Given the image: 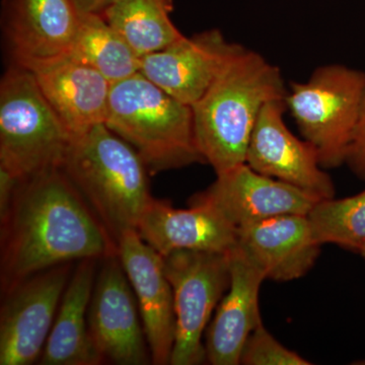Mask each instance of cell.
<instances>
[{
  "mask_svg": "<svg viewBox=\"0 0 365 365\" xmlns=\"http://www.w3.org/2000/svg\"><path fill=\"white\" fill-rule=\"evenodd\" d=\"M0 223L2 294L46 269L118 256L117 242L61 169L21 180Z\"/></svg>",
  "mask_w": 365,
  "mask_h": 365,
  "instance_id": "obj_1",
  "label": "cell"
},
{
  "mask_svg": "<svg viewBox=\"0 0 365 365\" xmlns=\"http://www.w3.org/2000/svg\"><path fill=\"white\" fill-rule=\"evenodd\" d=\"M287 95L279 67L235 43L215 81L192 106L197 148L216 175L246 163L262 109Z\"/></svg>",
  "mask_w": 365,
  "mask_h": 365,
  "instance_id": "obj_2",
  "label": "cell"
},
{
  "mask_svg": "<svg viewBox=\"0 0 365 365\" xmlns=\"http://www.w3.org/2000/svg\"><path fill=\"white\" fill-rule=\"evenodd\" d=\"M60 169L117 245L155 199L145 163L105 123L73 138Z\"/></svg>",
  "mask_w": 365,
  "mask_h": 365,
  "instance_id": "obj_3",
  "label": "cell"
},
{
  "mask_svg": "<svg viewBox=\"0 0 365 365\" xmlns=\"http://www.w3.org/2000/svg\"><path fill=\"white\" fill-rule=\"evenodd\" d=\"M105 124L134 148L150 174L204 162L191 106L143 74L113 83Z\"/></svg>",
  "mask_w": 365,
  "mask_h": 365,
  "instance_id": "obj_4",
  "label": "cell"
},
{
  "mask_svg": "<svg viewBox=\"0 0 365 365\" xmlns=\"http://www.w3.org/2000/svg\"><path fill=\"white\" fill-rule=\"evenodd\" d=\"M72 140L31 72L11 63L0 81V165L21 180L60 169Z\"/></svg>",
  "mask_w": 365,
  "mask_h": 365,
  "instance_id": "obj_5",
  "label": "cell"
},
{
  "mask_svg": "<svg viewBox=\"0 0 365 365\" xmlns=\"http://www.w3.org/2000/svg\"><path fill=\"white\" fill-rule=\"evenodd\" d=\"M365 95V72L328 64L287 90V108L324 169L345 163Z\"/></svg>",
  "mask_w": 365,
  "mask_h": 365,
  "instance_id": "obj_6",
  "label": "cell"
},
{
  "mask_svg": "<svg viewBox=\"0 0 365 365\" xmlns=\"http://www.w3.org/2000/svg\"><path fill=\"white\" fill-rule=\"evenodd\" d=\"M163 260L176 313L170 364H202L204 331L230 284V252L177 251Z\"/></svg>",
  "mask_w": 365,
  "mask_h": 365,
  "instance_id": "obj_7",
  "label": "cell"
},
{
  "mask_svg": "<svg viewBox=\"0 0 365 365\" xmlns=\"http://www.w3.org/2000/svg\"><path fill=\"white\" fill-rule=\"evenodd\" d=\"M71 274V263L62 264L2 294L0 365H30L40 359Z\"/></svg>",
  "mask_w": 365,
  "mask_h": 365,
  "instance_id": "obj_8",
  "label": "cell"
},
{
  "mask_svg": "<svg viewBox=\"0 0 365 365\" xmlns=\"http://www.w3.org/2000/svg\"><path fill=\"white\" fill-rule=\"evenodd\" d=\"M88 331L104 361L153 364L138 304L119 257L103 260L88 311Z\"/></svg>",
  "mask_w": 365,
  "mask_h": 365,
  "instance_id": "obj_9",
  "label": "cell"
},
{
  "mask_svg": "<svg viewBox=\"0 0 365 365\" xmlns=\"http://www.w3.org/2000/svg\"><path fill=\"white\" fill-rule=\"evenodd\" d=\"M319 200V197L262 175L244 163L216 175L215 181L192 197L190 204L215 209L240 230L275 216L307 215Z\"/></svg>",
  "mask_w": 365,
  "mask_h": 365,
  "instance_id": "obj_10",
  "label": "cell"
},
{
  "mask_svg": "<svg viewBox=\"0 0 365 365\" xmlns=\"http://www.w3.org/2000/svg\"><path fill=\"white\" fill-rule=\"evenodd\" d=\"M287 110L285 100L271 101L264 106L250 138L247 165L319 198H334L332 179L324 172L316 148L288 129L284 121Z\"/></svg>",
  "mask_w": 365,
  "mask_h": 365,
  "instance_id": "obj_11",
  "label": "cell"
},
{
  "mask_svg": "<svg viewBox=\"0 0 365 365\" xmlns=\"http://www.w3.org/2000/svg\"><path fill=\"white\" fill-rule=\"evenodd\" d=\"M118 257L136 297L151 361L170 364L176 340V313L163 257L148 246L136 230H127L120 237Z\"/></svg>",
  "mask_w": 365,
  "mask_h": 365,
  "instance_id": "obj_12",
  "label": "cell"
},
{
  "mask_svg": "<svg viewBox=\"0 0 365 365\" xmlns=\"http://www.w3.org/2000/svg\"><path fill=\"white\" fill-rule=\"evenodd\" d=\"M31 72L73 138L105 123L112 83L68 54L11 62Z\"/></svg>",
  "mask_w": 365,
  "mask_h": 365,
  "instance_id": "obj_13",
  "label": "cell"
},
{
  "mask_svg": "<svg viewBox=\"0 0 365 365\" xmlns=\"http://www.w3.org/2000/svg\"><path fill=\"white\" fill-rule=\"evenodd\" d=\"M235 43L217 29L182 36L141 57L140 73L184 104L195 105L222 68Z\"/></svg>",
  "mask_w": 365,
  "mask_h": 365,
  "instance_id": "obj_14",
  "label": "cell"
},
{
  "mask_svg": "<svg viewBox=\"0 0 365 365\" xmlns=\"http://www.w3.org/2000/svg\"><path fill=\"white\" fill-rule=\"evenodd\" d=\"M81 16L73 0H4L2 30L11 62L67 54Z\"/></svg>",
  "mask_w": 365,
  "mask_h": 365,
  "instance_id": "obj_15",
  "label": "cell"
},
{
  "mask_svg": "<svg viewBox=\"0 0 365 365\" xmlns=\"http://www.w3.org/2000/svg\"><path fill=\"white\" fill-rule=\"evenodd\" d=\"M263 271L239 246L230 251V284L218 304L206 332V361L212 365L241 364L244 346L262 323L259 292Z\"/></svg>",
  "mask_w": 365,
  "mask_h": 365,
  "instance_id": "obj_16",
  "label": "cell"
},
{
  "mask_svg": "<svg viewBox=\"0 0 365 365\" xmlns=\"http://www.w3.org/2000/svg\"><path fill=\"white\" fill-rule=\"evenodd\" d=\"M141 239L160 256L177 251L227 252L237 248V230L215 209L190 204L188 209L173 207L153 199L136 228Z\"/></svg>",
  "mask_w": 365,
  "mask_h": 365,
  "instance_id": "obj_17",
  "label": "cell"
},
{
  "mask_svg": "<svg viewBox=\"0 0 365 365\" xmlns=\"http://www.w3.org/2000/svg\"><path fill=\"white\" fill-rule=\"evenodd\" d=\"M237 246L263 271L266 279H299L314 267L322 245L307 215H285L237 230Z\"/></svg>",
  "mask_w": 365,
  "mask_h": 365,
  "instance_id": "obj_18",
  "label": "cell"
},
{
  "mask_svg": "<svg viewBox=\"0 0 365 365\" xmlns=\"http://www.w3.org/2000/svg\"><path fill=\"white\" fill-rule=\"evenodd\" d=\"M98 260L90 258L79 261L72 272L39 364L98 365L104 362L91 341L88 323Z\"/></svg>",
  "mask_w": 365,
  "mask_h": 365,
  "instance_id": "obj_19",
  "label": "cell"
},
{
  "mask_svg": "<svg viewBox=\"0 0 365 365\" xmlns=\"http://www.w3.org/2000/svg\"><path fill=\"white\" fill-rule=\"evenodd\" d=\"M67 54L100 72L112 85L140 72L141 57L101 14H83Z\"/></svg>",
  "mask_w": 365,
  "mask_h": 365,
  "instance_id": "obj_20",
  "label": "cell"
},
{
  "mask_svg": "<svg viewBox=\"0 0 365 365\" xmlns=\"http://www.w3.org/2000/svg\"><path fill=\"white\" fill-rule=\"evenodd\" d=\"M174 0H115L102 14L140 57L181 39L170 19Z\"/></svg>",
  "mask_w": 365,
  "mask_h": 365,
  "instance_id": "obj_21",
  "label": "cell"
},
{
  "mask_svg": "<svg viewBox=\"0 0 365 365\" xmlns=\"http://www.w3.org/2000/svg\"><path fill=\"white\" fill-rule=\"evenodd\" d=\"M317 241L359 253L365 244V189L343 199H322L307 215Z\"/></svg>",
  "mask_w": 365,
  "mask_h": 365,
  "instance_id": "obj_22",
  "label": "cell"
},
{
  "mask_svg": "<svg viewBox=\"0 0 365 365\" xmlns=\"http://www.w3.org/2000/svg\"><path fill=\"white\" fill-rule=\"evenodd\" d=\"M241 364L311 365L312 362L278 342L262 322L250 335L244 346Z\"/></svg>",
  "mask_w": 365,
  "mask_h": 365,
  "instance_id": "obj_23",
  "label": "cell"
},
{
  "mask_svg": "<svg viewBox=\"0 0 365 365\" xmlns=\"http://www.w3.org/2000/svg\"><path fill=\"white\" fill-rule=\"evenodd\" d=\"M345 163L356 176L365 181V95Z\"/></svg>",
  "mask_w": 365,
  "mask_h": 365,
  "instance_id": "obj_24",
  "label": "cell"
},
{
  "mask_svg": "<svg viewBox=\"0 0 365 365\" xmlns=\"http://www.w3.org/2000/svg\"><path fill=\"white\" fill-rule=\"evenodd\" d=\"M21 181L20 178L0 165V220L9 212Z\"/></svg>",
  "mask_w": 365,
  "mask_h": 365,
  "instance_id": "obj_25",
  "label": "cell"
},
{
  "mask_svg": "<svg viewBox=\"0 0 365 365\" xmlns=\"http://www.w3.org/2000/svg\"><path fill=\"white\" fill-rule=\"evenodd\" d=\"M83 14H103L111 6L115 0H73Z\"/></svg>",
  "mask_w": 365,
  "mask_h": 365,
  "instance_id": "obj_26",
  "label": "cell"
},
{
  "mask_svg": "<svg viewBox=\"0 0 365 365\" xmlns=\"http://www.w3.org/2000/svg\"><path fill=\"white\" fill-rule=\"evenodd\" d=\"M359 253L361 255L362 258H364L365 260V244L364 245V247L359 250Z\"/></svg>",
  "mask_w": 365,
  "mask_h": 365,
  "instance_id": "obj_27",
  "label": "cell"
}]
</instances>
